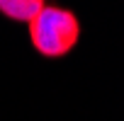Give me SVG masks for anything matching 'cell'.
<instances>
[{
	"label": "cell",
	"mask_w": 124,
	"mask_h": 121,
	"mask_svg": "<svg viewBox=\"0 0 124 121\" xmlns=\"http://www.w3.org/2000/svg\"><path fill=\"white\" fill-rule=\"evenodd\" d=\"M44 5L46 0H0V12L15 22H29Z\"/></svg>",
	"instance_id": "obj_2"
},
{
	"label": "cell",
	"mask_w": 124,
	"mask_h": 121,
	"mask_svg": "<svg viewBox=\"0 0 124 121\" xmlns=\"http://www.w3.org/2000/svg\"><path fill=\"white\" fill-rule=\"evenodd\" d=\"M29 41L44 58H61L76 48L80 39L78 17L58 5H44L29 22Z\"/></svg>",
	"instance_id": "obj_1"
}]
</instances>
